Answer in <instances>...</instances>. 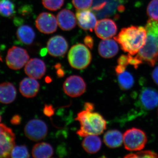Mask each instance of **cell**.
Here are the masks:
<instances>
[{
    "label": "cell",
    "instance_id": "ffe728a7",
    "mask_svg": "<svg viewBox=\"0 0 158 158\" xmlns=\"http://www.w3.org/2000/svg\"><path fill=\"white\" fill-rule=\"evenodd\" d=\"M104 142L110 148L120 147L123 142V135L121 132L116 130L108 131L104 135Z\"/></svg>",
    "mask_w": 158,
    "mask_h": 158
},
{
    "label": "cell",
    "instance_id": "3957f363",
    "mask_svg": "<svg viewBox=\"0 0 158 158\" xmlns=\"http://www.w3.org/2000/svg\"><path fill=\"white\" fill-rule=\"evenodd\" d=\"M69 62L71 67L77 69L87 68L90 64L92 56L89 49L82 44L72 47L68 55Z\"/></svg>",
    "mask_w": 158,
    "mask_h": 158
},
{
    "label": "cell",
    "instance_id": "5b68a950",
    "mask_svg": "<svg viewBox=\"0 0 158 158\" xmlns=\"http://www.w3.org/2000/svg\"><path fill=\"white\" fill-rule=\"evenodd\" d=\"M136 56L143 63L154 66L158 60V41L155 36L147 34L145 44Z\"/></svg>",
    "mask_w": 158,
    "mask_h": 158
},
{
    "label": "cell",
    "instance_id": "60d3db41",
    "mask_svg": "<svg viewBox=\"0 0 158 158\" xmlns=\"http://www.w3.org/2000/svg\"><path fill=\"white\" fill-rule=\"evenodd\" d=\"M1 120H2V117H1V115H0V123H1Z\"/></svg>",
    "mask_w": 158,
    "mask_h": 158
},
{
    "label": "cell",
    "instance_id": "d590c367",
    "mask_svg": "<svg viewBox=\"0 0 158 158\" xmlns=\"http://www.w3.org/2000/svg\"><path fill=\"white\" fill-rule=\"evenodd\" d=\"M55 68L57 69V74L59 77H62L64 76V72L62 68V66L59 64H57L55 65Z\"/></svg>",
    "mask_w": 158,
    "mask_h": 158
},
{
    "label": "cell",
    "instance_id": "d4e9b609",
    "mask_svg": "<svg viewBox=\"0 0 158 158\" xmlns=\"http://www.w3.org/2000/svg\"><path fill=\"white\" fill-rule=\"evenodd\" d=\"M15 5L10 0H0V15L11 18L15 13Z\"/></svg>",
    "mask_w": 158,
    "mask_h": 158
},
{
    "label": "cell",
    "instance_id": "f1b7e54d",
    "mask_svg": "<svg viewBox=\"0 0 158 158\" xmlns=\"http://www.w3.org/2000/svg\"><path fill=\"white\" fill-rule=\"evenodd\" d=\"M125 158H158V154L152 151H142L135 153L130 154Z\"/></svg>",
    "mask_w": 158,
    "mask_h": 158
},
{
    "label": "cell",
    "instance_id": "30bf717a",
    "mask_svg": "<svg viewBox=\"0 0 158 158\" xmlns=\"http://www.w3.org/2000/svg\"><path fill=\"white\" fill-rule=\"evenodd\" d=\"M35 24L40 32L45 34L56 32L58 25L55 15L47 12H42L38 15L35 21Z\"/></svg>",
    "mask_w": 158,
    "mask_h": 158
},
{
    "label": "cell",
    "instance_id": "ba28073f",
    "mask_svg": "<svg viewBox=\"0 0 158 158\" xmlns=\"http://www.w3.org/2000/svg\"><path fill=\"white\" fill-rule=\"evenodd\" d=\"M48 132V128L45 123L39 119L30 120L24 128L26 137L34 141H40L44 139Z\"/></svg>",
    "mask_w": 158,
    "mask_h": 158
},
{
    "label": "cell",
    "instance_id": "d6a6232c",
    "mask_svg": "<svg viewBox=\"0 0 158 158\" xmlns=\"http://www.w3.org/2000/svg\"><path fill=\"white\" fill-rule=\"evenodd\" d=\"M55 109L53 106L51 105H45L44 108L43 113L44 115L48 117H51L55 113Z\"/></svg>",
    "mask_w": 158,
    "mask_h": 158
},
{
    "label": "cell",
    "instance_id": "7402d4cb",
    "mask_svg": "<svg viewBox=\"0 0 158 158\" xmlns=\"http://www.w3.org/2000/svg\"><path fill=\"white\" fill-rule=\"evenodd\" d=\"M53 148L46 142H40L34 145L32 151V156L35 158H49L53 155Z\"/></svg>",
    "mask_w": 158,
    "mask_h": 158
},
{
    "label": "cell",
    "instance_id": "2e32d148",
    "mask_svg": "<svg viewBox=\"0 0 158 158\" xmlns=\"http://www.w3.org/2000/svg\"><path fill=\"white\" fill-rule=\"evenodd\" d=\"M57 20L58 25L63 31H70L76 26V17L73 12L68 9H62L59 11Z\"/></svg>",
    "mask_w": 158,
    "mask_h": 158
},
{
    "label": "cell",
    "instance_id": "74e56055",
    "mask_svg": "<svg viewBox=\"0 0 158 158\" xmlns=\"http://www.w3.org/2000/svg\"><path fill=\"white\" fill-rule=\"evenodd\" d=\"M85 110L90 111V112H92L94 109V106L93 104L90 102H86L84 106Z\"/></svg>",
    "mask_w": 158,
    "mask_h": 158
},
{
    "label": "cell",
    "instance_id": "6da1fadb",
    "mask_svg": "<svg viewBox=\"0 0 158 158\" xmlns=\"http://www.w3.org/2000/svg\"><path fill=\"white\" fill-rule=\"evenodd\" d=\"M114 39L123 50L134 56L145 44L147 32L143 27L132 26L122 29Z\"/></svg>",
    "mask_w": 158,
    "mask_h": 158
},
{
    "label": "cell",
    "instance_id": "836d02e7",
    "mask_svg": "<svg viewBox=\"0 0 158 158\" xmlns=\"http://www.w3.org/2000/svg\"><path fill=\"white\" fill-rule=\"evenodd\" d=\"M85 45L88 47L90 49L93 48L94 46V40L92 37L89 35H87L84 40Z\"/></svg>",
    "mask_w": 158,
    "mask_h": 158
},
{
    "label": "cell",
    "instance_id": "8d00e7d4",
    "mask_svg": "<svg viewBox=\"0 0 158 158\" xmlns=\"http://www.w3.org/2000/svg\"><path fill=\"white\" fill-rule=\"evenodd\" d=\"M152 77L154 81L158 85V66H156L153 71Z\"/></svg>",
    "mask_w": 158,
    "mask_h": 158
},
{
    "label": "cell",
    "instance_id": "8fae6325",
    "mask_svg": "<svg viewBox=\"0 0 158 158\" xmlns=\"http://www.w3.org/2000/svg\"><path fill=\"white\" fill-rule=\"evenodd\" d=\"M94 30L99 38L102 40L110 39L116 35L117 27L113 20L104 19L97 22Z\"/></svg>",
    "mask_w": 158,
    "mask_h": 158
},
{
    "label": "cell",
    "instance_id": "4316f807",
    "mask_svg": "<svg viewBox=\"0 0 158 158\" xmlns=\"http://www.w3.org/2000/svg\"><path fill=\"white\" fill-rule=\"evenodd\" d=\"M65 0H42L44 6L51 11H56L63 6Z\"/></svg>",
    "mask_w": 158,
    "mask_h": 158
},
{
    "label": "cell",
    "instance_id": "ac0fdd59",
    "mask_svg": "<svg viewBox=\"0 0 158 158\" xmlns=\"http://www.w3.org/2000/svg\"><path fill=\"white\" fill-rule=\"evenodd\" d=\"M118 51V44L115 40H103L99 44V54L103 58H113L117 55Z\"/></svg>",
    "mask_w": 158,
    "mask_h": 158
},
{
    "label": "cell",
    "instance_id": "f546056e",
    "mask_svg": "<svg viewBox=\"0 0 158 158\" xmlns=\"http://www.w3.org/2000/svg\"><path fill=\"white\" fill-rule=\"evenodd\" d=\"M74 7L78 10L88 9L93 3V0H72Z\"/></svg>",
    "mask_w": 158,
    "mask_h": 158
},
{
    "label": "cell",
    "instance_id": "f35d334b",
    "mask_svg": "<svg viewBox=\"0 0 158 158\" xmlns=\"http://www.w3.org/2000/svg\"><path fill=\"white\" fill-rule=\"evenodd\" d=\"M126 67L118 65L115 68V71H116V74L118 75V74L122 73L125 71H126Z\"/></svg>",
    "mask_w": 158,
    "mask_h": 158
},
{
    "label": "cell",
    "instance_id": "e0dca14e",
    "mask_svg": "<svg viewBox=\"0 0 158 158\" xmlns=\"http://www.w3.org/2000/svg\"><path fill=\"white\" fill-rule=\"evenodd\" d=\"M39 89V82L33 78H25L20 83V92L27 98H32L36 96Z\"/></svg>",
    "mask_w": 158,
    "mask_h": 158
},
{
    "label": "cell",
    "instance_id": "d6986e66",
    "mask_svg": "<svg viewBox=\"0 0 158 158\" xmlns=\"http://www.w3.org/2000/svg\"><path fill=\"white\" fill-rule=\"evenodd\" d=\"M16 90L13 84L4 82L0 84V102L8 104L13 102L16 97Z\"/></svg>",
    "mask_w": 158,
    "mask_h": 158
},
{
    "label": "cell",
    "instance_id": "4fadbf2b",
    "mask_svg": "<svg viewBox=\"0 0 158 158\" xmlns=\"http://www.w3.org/2000/svg\"><path fill=\"white\" fill-rule=\"evenodd\" d=\"M139 104L143 109L151 110L158 105V92L152 88H144L139 96Z\"/></svg>",
    "mask_w": 158,
    "mask_h": 158
},
{
    "label": "cell",
    "instance_id": "ab89813d",
    "mask_svg": "<svg viewBox=\"0 0 158 158\" xmlns=\"http://www.w3.org/2000/svg\"><path fill=\"white\" fill-rule=\"evenodd\" d=\"M45 81L47 83H50V82L52 81V79H51V77H47L45 78Z\"/></svg>",
    "mask_w": 158,
    "mask_h": 158
},
{
    "label": "cell",
    "instance_id": "b9f144b4",
    "mask_svg": "<svg viewBox=\"0 0 158 158\" xmlns=\"http://www.w3.org/2000/svg\"><path fill=\"white\" fill-rule=\"evenodd\" d=\"M2 58H1V56H0V60H1L2 61Z\"/></svg>",
    "mask_w": 158,
    "mask_h": 158
},
{
    "label": "cell",
    "instance_id": "52a82bcc",
    "mask_svg": "<svg viewBox=\"0 0 158 158\" xmlns=\"http://www.w3.org/2000/svg\"><path fill=\"white\" fill-rule=\"evenodd\" d=\"M15 136L12 129L0 124V158L11 157V151L15 145Z\"/></svg>",
    "mask_w": 158,
    "mask_h": 158
},
{
    "label": "cell",
    "instance_id": "8992f818",
    "mask_svg": "<svg viewBox=\"0 0 158 158\" xmlns=\"http://www.w3.org/2000/svg\"><path fill=\"white\" fill-rule=\"evenodd\" d=\"M30 56L27 51L19 47L13 46L9 49L6 58V62L9 68L18 70L28 62Z\"/></svg>",
    "mask_w": 158,
    "mask_h": 158
},
{
    "label": "cell",
    "instance_id": "1f68e13d",
    "mask_svg": "<svg viewBox=\"0 0 158 158\" xmlns=\"http://www.w3.org/2000/svg\"><path fill=\"white\" fill-rule=\"evenodd\" d=\"M117 62L118 65L126 67L129 64L128 55L127 56L124 55H121L118 58Z\"/></svg>",
    "mask_w": 158,
    "mask_h": 158
},
{
    "label": "cell",
    "instance_id": "9a60e30c",
    "mask_svg": "<svg viewBox=\"0 0 158 158\" xmlns=\"http://www.w3.org/2000/svg\"><path fill=\"white\" fill-rule=\"evenodd\" d=\"M76 18L79 27L85 31H93L97 23L95 15L88 9L78 10Z\"/></svg>",
    "mask_w": 158,
    "mask_h": 158
},
{
    "label": "cell",
    "instance_id": "7a4b0ae2",
    "mask_svg": "<svg viewBox=\"0 0 158 158\" xmlns=\"http://www.w3.org/2000/svg\"><path fill=\"white\" fill-rule=\"evenodd\" d=\"M76 120L80 122V129L77 134L82 137L89 135H99L106 129V121L98 113L83 110L77 114Z\"/></svg>",
    "mask_w": 158,
    "mask_h": 158
},
{
    "label": "cell",
    "instance_id": "4dcf8cb0",
    "mask_svg": "<svg viewBox=\"0 0 158 158\" xmlns=\"http://www.w3.org/2000/svg\"><path fill=\"white\" fill-rule=\"evenodd\" d=\"M129 56V64L133 65L135 68L137 69L139 67V65L143 63L141 60L137 58V57H133L132 55L130 54H128Z\"/></svg>",
    "mask_w": 158,
    "mask_h": 158
},
{
    "label": "cell",
    "instance_id": "e575fe53",
    "mask_svg": "<svg viewBox=\"0 0 158 158\" xmlns=\"http://www.w3.org/2000/svg\"><path fill=\"white\" fill-rule=\"evenodd\" d=\"M11 123L13 125H17L20 124L21 122V117L19 115H15L11 119Z\"/></svg>",
    "mask_w": 158,
    "mask_h": 158
},
{
    "label": "cell",
    "instance_id": "7c38bea8",
    "mask_svg": "<svg viewBox=\"0 0 158 158\" xmlns=\"http://www.w3.org/2000/svg\"><path fill=\"white\" fill-rule=\"evenodd\" d=\"M68 49V42L64 37L60 35H56L51 37L47 45V50L48 53L54 57L64 56Z\"/></svg>",
    "mask_w": 158,
    "mask_h": 158
},
{
    "label": "cell",
    "instance_id": "484cf974",
    "mask_svg": "<svg viewBox=\"0 0 158 158\" xmlns=\"http://www.w3.org/2000/svg\"><path fill=\"white\" fill-rule=\"evenodd\" d=\"M11 157L13 158H29L30 156L26 145H15L11 151Z\"/></svg>",
    "mask_w": 158,
    "mask_h": 158
},
{
    "label": "cell",
    "instance_id": "9c48e42d",
    "mask_svg": "<svg viewBox=\"0 0 158 158\" xmlns=\"http://www.w3.org/2000/svg\"><path fill=\"white\" fill-rule=\"evenodd\" d=\"M65 94L72 98L82 95L86 90V84L81 77L73 75L65 80L63 86Z\"/></svg>",
    "mask_w": 158,
    "mask_h": 158
},
{
    "label": "cell",
    "instance_id": "277c9868",
    "mask_svg": "<svg viewBox=\"0 0 158 158\" xmlns=\"http://www.w3.org/2000/svg\"><path fill=\"white\" fill-rule=\"evenodd\" d=\"M125 148L130 151H139L143 149L147 142L146 134L142 130L132 128L127 130L123 135Z\"/></svg>",
    "mask_w": 158,
    "mask_h": 158
},
{
    "label": "cell",
    "instance_id": "44dd1931",
    "mask_svg": "<svg viewBox=\"0 0 158 158\" xmlns=\"http://www.w3.org/2000/svg\"><path fill=\"white\" fill-rule=\"evenodd\" d=\"M98 135H89L85 137L82 143V146L86 152L94 154L98 152L102 146V141Z\"/></svg>",
    "mask_w": 158,
    "mask_h": 158
},
{
    "label": "cell",
    "instance_id": "83f0119b",
    "mask_svg": "<svg viewBox=\"0 0 158 158\" xmlns=\"http://www.w3.org/2000/svg\"><path fill=\"white\" fill-rule=\"evenodd\" d=\"M148 15L150 18L158 20V0H152L147 9Z\"/></svg>",
    "mask_w": 158,
    "mask_h": 158
},
{
    "label": "cell",
    "instance_id": "cb8c5ba5",
    "mask_svg": "<svg viewBox=\"0 0 158 158\" xmlns=\"http://www.w3.org/2000/svg\"><path fill=\"white\" fill-rule=\"evenodd\" d=\"M118 81L119 87L122 90H127L132 88L135 80L131 74L125 71L122 73L118 74Z\"/></svg>",
    "mask_w": 158,
    "mask_h": 158
},
{
    "label": "cell",
    "instance_id": "5bb4252c",
    "mask_svg": "<svg viewBox=\"0 0 158 158\" xmlns=\"http://www.w3.org/2000/svg\"><path fill=\"white\" fill-rule=\"evenodd\" d=\"M46 66L43 60L34 58L26 64L25 72L29 77L35 79H41L45 74Z\"/></svg>",
    "mask_w": 158,
    "mask_h": 158
},
{
    "label": "cell",
    "instance_id": "603a6c76",
    "mask_svg": "<svg viewBox=\"0 0 158 158\" xmlns=\"http://www.w3.org/2000/svg\"><path fill=\"white\" fill-rule=\"evenodd\" d=\"M18 39L26 45H30L34 41L35 33L30 26L23 25L20 26L16 33Z\"/></svg>",
    "mask_w": 158,
    "mask_h": 158
}]
</instances>
